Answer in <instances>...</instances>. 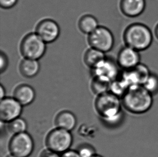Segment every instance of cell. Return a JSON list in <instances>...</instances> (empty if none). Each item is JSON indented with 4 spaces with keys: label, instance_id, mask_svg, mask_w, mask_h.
I'll use <instances>...</instances> for the list:
<instances>
[{
    "label": "cell",
    "instance_id": "6da1fadb",
    "mask_svg": "<svg viewBox=\"0 0 158 157\" xmlns=\"http://www.w3.org/2000/svg\"><path fill=\"white\" fill-rule=\"evenodd\" d=\"M122 105L129 113L141 115L147 113L153 103V95L143 85H134L129 87L122 98Z\"/></svg>",
    "mask_w": 158,
    "mask_h": 157
},
{
    "label": "cell",
    "instance_id": "7a4b0ae2",
    "mask_svg": "<svg viewBox=\"0 0 158 157\" xmlns=\"http://www.w3.org/2000/svg\"><path fill=\"white\" fill-rule=\"evenodd\" d=\"M126 46L137 51H145L150 47L153 40V36L150 28L141 23H134L126 27L123 34Z\"/></svg>",
    "mask_w": 158,
    "mask_h": 157
},
{
    "label": "cell",
    "instance_id": "3957f363",
    "mask_svg": "<svg viewBox=\"0 0 158 157\" xmlns=\"http://www.w3.org/2000/svg\"><path fill=\"white\" fill-rule=\"evenodd\" d=\"M122 104L119 97L107 92L98 95L95 102V108L106 122L123 114Z\"/></svg>",
    "mask_w": 158,
    "mask_h": 157
},
{
    "label": "cell",
    "instance_id": "277c9868",
    "mask_svg": "<svg viewBox=\"0 0 158 157\" xmlns=\"http://www.w3.org/2000/svg\"><path fill=\"white\" fill-rule=\"evenodd\" d=\"M46 44L36 32L30 33L22 40L20 51L24 58L39 60L45 54Z\"/></svg>",
    "mask_w": 158,
    "mask_h": 157
},
{
    "label": "cell",
    "instance_id": "5b68a950",
    "mask_svg": "<svg viewBox=\"0 0 158 157\" xmlns=\"http://www.w3.org/2000/svg\"><path fill=\"white\" fill-rule=\"evenodd\" d=\"M73 140L70 131L57 127L48 135L46 145L50 151L59 154L64 153L69 150Z\"/></svg>",
    "mask_w": 158,
    "mask_h": 157
},
{
    "label": "cell",
    "instance_id": "8992f818",
    "mask_svg": "<svg viewBox=\"0 0 158 157\" xmlns=\"http://www.w3.org/2000/svg\"><path fill=\"white\" fill-rule=\"evenodd\" d=\"M88 42L92 48L106 53L113 49L115 40L111 30L105 26H99L89 34Z\"/></svg>",
    "mask_w": 158,
    "mask_h": 157
},
{
    "label": "cell",
    "instance_id": "52a82bcc",
    "mask_svg": "<svg viewBox=\"0 0 158 157\" xmlns=\"http://www.w3.org/2000/svg\"><path fill=\"white\" fill-rule=\"evenodd\" d=\"M9 149L11 155L17 157H29L34 149L31 136L27 132L14 135L11 139Z\"/></svg>",
    "mask_w": 158,
    "mask_h": 157
},
{
    "label": "cell",
    "instance_id": "ba28073f",
    "mask_svg": "<svg viewBox=\"0 0 158 157\" xmlns=\"http://www.w3.org/2000/svg\"><path fill=\"white\" fill-rule=\"evenodd\" d=\"M117 62L124 70H132L141 63L140 52L125 45L119 52Z\"/></svg>",
    "mask_w": 158,
    "mask_h": 157
},
{
    "label": "cell",
    "instance_id": "9c48e42d",
    "mask_svg": "<svg viewBox=\"0 0 158 157\" xmlns=\"http://www.w3.org/2000/svg\"><path fill=\"white\" fill-rule=\"evenodd\" d=\"M23 106L14 98H4L0 103V118L3 122H10L19 117Z\"/></svg>",
    "mask_w": 158,
    "mask_h": 157
},
{
    "label": "cell",
    "instance_id": "30bf717a",
    "mask_svg": "<svg viewBox=\"0 0 158 157\" xmlns=\"http://www.w3.org/2000/svg\"><path fill=\"white\" fill-rule=\"evenodd\" d=\"M36 33L47 44L52 43L58 38L60 29L57 23L53 19H44L37 24Z\"/></svg>",
    "mask_w": 158,
    "mask_h": 157
},
{
    "label": "cell",
    "instance_id": "8fae6325",
    "mask_svg": "<svg viewBox=\"0 0 158 157\" xmlns=\"http://www.w3.org/2000/svg\"><path fill=\"white\" fill-rule=\"evenodd\" d=\"M146 0H121L120 9L123 15L130 18L138 17L145 10Z\"/></svg>",
    "mask_w": 158,
    "mask_h": 157
},
{
    "label": "cell",
    "instance_id": "7c38bea8",
    "mask_svg": "<svg viewBox=\"0 0 158 157\" xmlns=\"http://www.w3.org/2000/svg\"><path fill=\"white\" fill-rule=\"evenodd\" d=\"M117 62L106 58L96 67L92 69L94 77H102L111 81L115 80L118 75Z\"/></svg>",
    "mask_w": 158,
    "mask_h": 157
},
{
    "label": "cell",
    "instance_id": "4fadbf2b",
    "mask_svg": "<svg viewBox=\"0 0 158 157\" xmlns=\"http://www.w3.org/2000/svg\"><path fill=\"white\" fill-rule=\"evenodd\" d=\"M35 95V91L32 87L23 84L19 85L16 88L14 98L24 106L31 104L34 101Z\"/></svg>",
    "mask_w": 158,
    "mask_h": 157
},
{
    "label": "cell",
    "instance_id": "5bb4252c",
    "mask_svg": "<svg viewBox=\"0 0 158 157\" xmlns=\"http://www.w3.org/2000/svg\"><path fill=\"white\" fill-rule=\"evenodd\" d=\"M55 124L57 127L71 131L76 125L77 119L70 111H63L57 116Z\"/></svg>",
    "mask_w": 158,
    "mask_h": 157
},
{
    "label": "cell",
    "instance_id": "9a60e30c",
    "mask_svg": "<svg viewBox=\"0 0 158 157\" xmlns=\"http://www.w3.org/2000/svg\"><path fill=\"white\" fill-rule=\"evenodd\" d=\"M39 60L24 58L19 65V71L23 77L31 78L36 76L40 70Z\"/></svg>",
    "mask_w": 158,
    "mask_h": 157
},
{
    "label": "cell",
    "instance_id": "2e32d148",
    "mask_svg": "<svg viewBox=\"0 0 158 157\" xmlns=\"http://www.w3.org/2000/svg\"><path fill=\"white\" fill-rule=\"evenodd\" d=\"M106 58L105 53L94 48H90L84 55V62L90 68L96 67Z\"/></svg>",
    "mask_w": 158,
    "mask_h": 157
},
{
    "label": "cell",
    "instance_id": "e0dca14e",
    "mask_svg": "<svg viewBox=\"0 0 158 157\" xmlns=\"http://www.w3.org/2000/svg\"><path fill=\"white\" fill-rule=\"evenodd\" d=\"M98 22L96 17L91 15H85L79 19L78 27L81 32L90 34L98 27Z\"/></svg>",
    "mask_w": 158,
    "mask_h": 157
},
{
    "label": "cell",
    "instance_id": "ac0fdd59",
    "mask_svg": "<svg viewBox=\"0 0 158 157\" xmlns=\"http://www.w3.org/2000/svg\"><path fill=\"white\" fill-rule=\"evenodd\" d=\"M112 81L102 77H94L91 84L92 91L97 95L108 92Z\"/></svg>",
    "mask_w": 158,
    "mask_h": 157
},
{
    "label": "cell",
    "instance_id": "d6986e66",
    "mask_svg": "<svg viewBox=\"0 0 158 157\" xmlns=\"http://www.w3.org/2000/svg\"><path fill=\"white\" fill-rule=\"evenodd\" d=\"M8 129L14 135L21 134L26 132L27 124L24 119L19 117L9 122Z\"/></svg>",
    "mask_w": 158,
    "mask_h": 157
},
{
    "label": "cell",
    "instance_id": "ffe728a7",
    "mask_svg": "<svg viewBox=\"0 0 158 157\" xmlns=\"http://www.w3.org/2000/svg\"><path fill=\"white\" fill-rule=\"evenodd\" d=\"M128 87L123 80L113 81L110 86V92L118 97H123L128 90Z\"/></svg>",
    "mask_w": 158,
    "mask_h": 157
},
{
    "label": "cell",
    "instance_id": "44dd1931",
    "mask_svg": "<svg viewBox=\"0 0 158 157\" xmlns=\"http://www.w3.org/2000/svg\"><path fill=\"white\" fill-rule=\"evenodd\" d=\"M143 87L153 95L158 93V75L151 73L148 79L144 83Z\"/></svg>",
    "mask_w": 158,
    "mask_h": 157
},
{
    "label": "cell",
    "instance_id": "7402d4cb",
    "mask_svg": "<svg viewBox=\"0 0 158 157\" xmlns=\"http://www.w3.org/2000/svg\"><path fill=\"white\" fill-rule=\"evenodd\" d=\"M77 152L81 157H92L96 155L94 149L90 145L81 146Z\"/></svg>",
    "mask_w": 158,
    "mask_h": 157
},
{
    "label": "cell",
    "instance_id": "603a6c76",
    "mask_svg": "<svg viewBox=\"0 0 158 157\" xmlns=\"http://www.w3.org/2000/svg\"><path fill=\"white\" fill-rule=\"evenodd\" d=\"M0 71L1 73L4 72L8 68L9 65L8 58L6 54L1 51L0 54Z\"/></svg>",
    "mask_w": 158,
    "mask_h": 157
},
{
    "label": "cell",
    "instance_id": "cb8c5ba5",
    "mask_svg": "<svg viewBox=\"0 0 158 157\" xmlns=\"http://www.w3.org/2000/svg\"><path fill=\"white\" fill-rule=\"evenodd\" d=\"M18 0H0V6L5 9L12 8L17 4Z\"/></svg>",
    "mask_w": 158,
    "mask_h": 157
},
{
    "label": "cell",
    "instance_id": "d4e9b609",
    "mask_svg": "<svg viewBox=\"0 0 158 157\" xmlns=\"http://www.w3.org/2000/svg\"><path fill=\"white\" fill-rule=\"evenodd\" d=\"M62 157H81L77 151L69 150L63 153Z\"/></svg>",
    "mask_w": 158,
    "mask_h": 157
},
{
    "label": "cell",
    "instance_id": "484cf974",
    "mask_svg": "<svg viewBox=\"0 0 158 157\" xmlns=\"http://www.w3.org/2000/svg\"><path fill=\"white\" fill-rule=\"evenodd\" d=\"M41 157H62V155H60L59 153H55L49 150L43 153Z\"/></svg>",
    "mask_w": 158,
    "mask_h": 157
},
{
    "label": "cell",
    "instance_id": "4316f807",
    "mask_svg": "<svg viewBox=\"0 0 158 157\" xmlns=\"http://www.w3.org/2000/svg\"><path fill=\"white\" fill-rule=\"evenodd\" d=\"M0 96H1V99L2 100L3 99H4L5 97V89H4V87L2 86V85H1L0 87Z\"/></svg>",
    "mask_w": 158,
    "mask_h": 157
},
{
    "label": "cell",
    "instance_id": "83f0119b",
    "mask_svg": "<svg viewBox=\"0 0 158 157\" xmlns=\"http://www.w3.org/2000/svg\"><path fill=\"white\" fill-rule=\"evenodd\" d=\"M154 34L156 37V39L158 40V23L156 24V26L154 29Z\"/></svg>",
    "mask_w": 158,
    "mask_h": 157
},
{
    "label": "cell",
    "instance_id": "f1b7e54d",
    "mask_svg": "<svg viewBox=\"0 0 158 157\" xmlns=\"http://www.w3.org/2000/svg\"><path fill=\"white\" fill-rule=\"evenodd\" d=\"M7 157H16V156H15V155H9V156H8Z\"/></svg>",
    "mask_w": 158,
    "mask_h": 157
},
{
    "label": "cell",
    "instance_id": "f546056e",
    "mask_svg": "<svg viewBox=\"0 0 158 157\" xmlns=\"http://www.w3.org/2000/svg\"><path fill=\"white\" fill-rule=\"evenodd\" d=\"M101 157V156H100V155H94V157Z\"/></svg>",
    "mask_w": 158,
    "mask_h": 157
}]
</instances>
